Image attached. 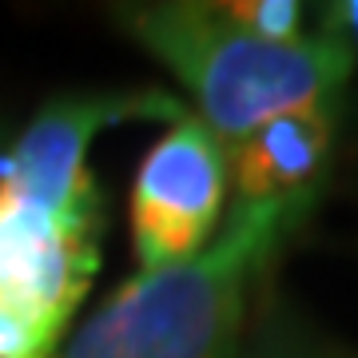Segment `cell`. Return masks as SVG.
<instances>
[{
	"label": "cell",
	"instance_id": "cell-7",
	"mask_svg": "<svg viewBox=\"0 0 358 358\" xmlns=\"http://www.w3.org/2000/svg\"><path fill=\"white\" fill-rule=\"evenodd\" d=\"M322 36L338 40L343 48L355 52L358 48V0H338V4H327L322 8Z\"/></svg>",
	"mask_w": 358,
	"mask_h": 358
},
{
	"label": "cell",
	"instance_id": "cell-2",
	"mask_svg": "<svg viewBox=\"0 0 358 358\" xmlns=\"http://www.w3.org/2000/svg\"><path fill=\"white\" fill-rule=\"evenodd\" d=\"M310 203L315 192L239 203L199 255L124 282L60 358H235L251 282Z\"/></svg>",
	"mask_w": 358,
	"mask_h": 358
},
{
	"label": "cell",
	"instance_id": "cell-3",
	"mask_svg": "<svg viewBox=\"0 0 358 358\" xmlns=\"http://www.w3.org/2000/svg\"><path fill=\"white\" fill-rule=\"evenodd\" d=\"M124 24L183 80L199 124L227 152L279 115L334 108L355 68V52L322 32L267 44L235 28L219 4H148L128 8Z\"/></svg>",
	"mask_w": 358,
	"mask_h": 358
},
{
	"label": "cell",
	"instance_id": "cell-1",
	"mask_svg": "<svg viewBox=\"0 0 358 358\" xmlns=\"http://www.w3.org/2000/svg\"><path fill=\"white\" fill-rule=\"evenodd\" d=\"M171 96H64L0 152V358H48L100 271L88 143L120 120H179Z\"/></svg>",
	"mask_w": 358,
	"mask_h": 358
},
{
	"label": "cell",
	"instance_id": "cell-6",
	"mask_svg": "<svg viewBox=\"0 0 358 358\" xmlns=\"http://www.w3.org/2000/svg\"><path fill=\"white\" fill-rule=\"evenodd\" d=\"M219 13L235 28H243L267 44H299L303 40V8L294 0H235V4H219Z\"/></svg>",
	"mask_w": 358,
	"mask_h": 358
},
{
	"label": "cell",
	"instance_id": "cell-4",
	"mask_svg": "<svg viewBox=\"0 0 358 358\" xmlns=\"http://www.w3.org/2000/svg\"><path fill=\"white\" fill-rule=\"evenodd\" d=\"M227 199V148L199 124L179 115L176 128L143 155L131 183V243L140 275L199 255Z\"/></svg>",
	"mask_w": 358,
	"mask_h": 358
},
{
	"label": "cell",
	"instance_id": "cell-5",
	"mask_svg": "<svg viewBox=\"0 0 358 358\" xmlns=\"http://www.w3.org/2000/svg\"><path fill=\"white\" fill-rule=\"evenodd\" d=\"M334 140V108L279 115L227 152L239 203L315 192Z\"/></svg>",
	"mask_w": 358,
	"mask_h": 358
}]
</instances>
